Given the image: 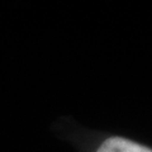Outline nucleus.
I'll return each instance as SVG.
<instances>
[{
    "label": "nucleus",
    "instance_id": "obj_1",
    "mask_svg": "<svg viewBox=\"0 0 152 152\" xmlns=\"http://www.w3.org/2000/svg\"><path fill=\"white\" fill-rule=\"evenodd\" d=\"M53 132L77 152H152L151 145L124 134L91 129L70 117L58 118Z\"/></svg>",
    "mask_w": 152,
    "mask_h": 152
}]
</instances>
